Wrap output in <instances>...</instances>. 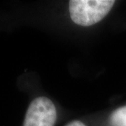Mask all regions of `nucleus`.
Here are the masks:
<instances>
[{
    "label": "nucleus",
    "instance_id": "2",
    "mask_svg": "<svg viewBox=\"0 0 126 126\" xmlns=\"http://www.w3.org/2000/svg\"><path fill=\"white\" fill-rule=\"evenodd\" d=\"M57 110L53 102L46 97H38L32 101L25 113L23 126H54Z\"/></svg>",
    "mask_w": 126,
    "mask_h": 126
},
{
    "label": "nucleus",
    "instance_id": "1",
    "mask_svg": "<svg viewBox=\"0 0 126 126\" xmlns=\"http://www.w3.org/2000/svg\"><path fill=\"white\" fill-rule=\"evenodd\" d=\"M114 4L113 0H71L69 3V16L75 24L88 27L101 21Z\"/></svg>",
    "mask_w": 126,
    "mask_h": 126
},
{
    "label": "nucleus",
    "instance_id": "3",
    "mask_svg": "<svg viewBox=\"0 0 126 126\" xmlns=\"http://www.w3.org/2000/svg\"><path fill=\"white\" fill-rule=\"evenodd\" d=\"M110 126H126V106L117 109L109 118Z\"/></svg>",
    "mask_w": 126,
    "mask_h": 126
},
{
    "label": "nucleus",
    "instance_id": "4",
    "mask_svg": "<svg viewBox=\"0 0 126 126\" xmlns=\"http://www.w3.org/2000/svg\"><path fill=\"white\" fill-rule=\"evenodd\" d=\"M65 126H86V125L81 121H74Z\"/></svg>",
    "mask_w": 126,
    "mask_h": 126
}]
</instances>
